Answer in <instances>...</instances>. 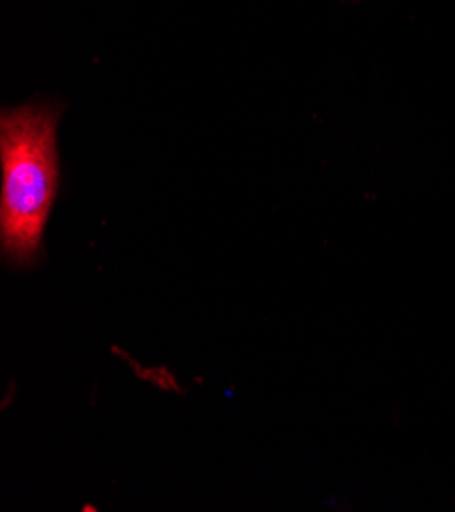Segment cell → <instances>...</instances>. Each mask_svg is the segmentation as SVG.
I'll list each match as a JSON object with an SVG mask.
<instances>
[{
	"label": "cell",
	"mask_w": 455,
	"mask_h": 512,
	"mask_svg": "<svg viewBox=\"0 0 455 512\" xmlns=\"http://www.w3.org/2000/svg\"><path fill=\"white\" fill-rule=\"evenodd\" d=\"M58 105H25L0 119V251L15 268L35 266L60 188Z\"/></svg>",
	"instance_id": "obj_1"
}]
</instances>
